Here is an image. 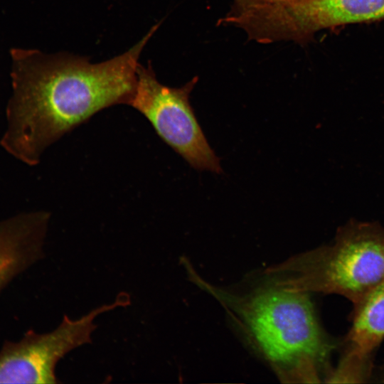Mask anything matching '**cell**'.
<instances>
[{"label": "cell", "instance_id": "obj_2", "mask_svg": "<svg viewBox=\"0 0 384 384\" xmlns=\"http://www.w3.org/2000/svg\"><path fill=\"white\" fill-rule=\"evenodd\" d=\"M189 277L225 307L247 341L284 383H319L334 348L318 321L309 293L267 280L234 294Z\"/></svg>", "mask_w": 384, "mask_h": 384}, {"label": "cell", "instance_id": "obj_9", "mask_svg": "<svg viewBox=\"0 0 384 384\" xmlns=\"http://www.w3.org/2000/svg\"><path fill=\"white\" fill-rule=\"evenodd\" d=\"M241 5L245 4H254V3H264V2H272V1H276L279 0H240Z\"/></svg>", "mask_w": 384, "mask_h": 384}, {"label": "cell", "instance_id": "obj_6", "mask_svg": "<svg viewBox=\"0 0 384 384\" xmlns=\"http://www.w3.org/2000/svg\"><path fill=\"white\" fill-rule=\"evenodd\" d=\"M269 38L299 37L320 29L384 18V0H280L260 6Z\"/></svg>", "mask_w": 384, "mask_h": 384}, {"label": "cell", "instance_id": "obj_5", "mask_svg": "<svg viewBox=\"0 0 384 384\" xmlns=\"http://www.w3.org/2000/svg\"><path fill=\"white\" fill-rule=\"evenodd\" d=\"M129 295L122 292L110 304L102 305L79 319L64 315L53 331H26L18 341H6L0 349V383L55 384L58 361L67 353L91 343L100 314L129 305Z\"/></svg>", "mask_w": 384, "mask_h": 384}, {"label": "cell", "instance_id": "obj_7", "mask_svg": "<svg viewBox=\"0 0 384 384\" xmlns=\"http://www.w3.org/2000/svg\"><path fill=\"white\" fill-rule=\"evenodd\" d=\"M50 216L40 210L0 221V292L43 258Z\"/></svg>", "mask_w": 384, "mask_h": 384}, {"label": "cell", "instance_id": "obj_4", "mask_svg": "<svg viewBox=\"0 0 384 384\" xmlns=\"http://www.w3.org/2000/svg\"><path fill=\"white\" fill-rule=\"evenodd\" d=\"M137 83L129 106L150 122L158 136L193 168L222 172L220 159L210 146L189 102L196 79L181 87H171L156 79L150 62L139 63Z\"/></svg>", "mask_w": 384, "mask_h": 384}, {"label": "cell", "instance_id": "obj_1", "mask_svg": "<svg viewBox=\"0 0 384 384\" xmlns=\"http://www.w3.org/2000/svg\"><path fill=\"white\" fill-rule=\"evenodd\" d=\"M159 24L124 53L98 63L70 54L12 49L13 92L1 146L34 166L49 146L97 112L130 105L139 56Z\"/></svg>", "mask_w": 384, "mask_h": 384}, {"label": "cell", "instance_id": "obj_8", "mask_svg": "<svg viewBox=\"0 0 384 384\" xmlns=\"http://www.w3.org/2000/svg\"><path fill=\"white\" fill-rule=\"evenodd\" d=\"M354 306L344 355L368 360L384 339V277Z\"/></svg>", "mask_w": 384, "mask_h": 384}, {"label": "cell", "instance_id": "obj_3", "mask_svg": "<svg viewBox=\"0 0 384 384\" xmlns=\"http://www.w3.org/2000/svg\"><path fill=\"white\" fill-rule=\"evenodd\" d=\"M265 274L285 288L336 294L356 305L384 277V229L351 220L332 245L297 255Z\"/></svg>", "mask_w": 384, "mask_h": 384}]
</instances>
